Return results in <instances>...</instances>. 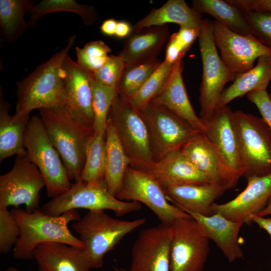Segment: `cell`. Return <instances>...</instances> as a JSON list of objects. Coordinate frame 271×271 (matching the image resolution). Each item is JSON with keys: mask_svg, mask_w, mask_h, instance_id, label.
I'll list each match as a JSON object with an SVG mask.
<instances>
[{"mask_svg": "<svg viewBox=\"0 0 271 271\" xmlns=\"http://www.w3.org/2000/svg\"><path fill=\"white\" fill-rule=\"evenodd\" d=\"M39 113L69 179L75 182L81 181L86 148L95 133L93 127L83 123L65 106L41 109Z\"/></svg>", "mask_w": 271, "mask_h": 271, "instance_id": "obj_1", "label": "cell"}, {"mask_svg": "<svg viewBox=\"0 0 271 271\" xmlns=\"http://www.w3.org/2000/svg\"><path fill=\"white\" fill-rule=\"evenodd\" d=\"M75 39L76 35L70 37L62 49L17 83L15 115L27 116L34 109L64 106L62 66Z\"/></svg>", "mask_w": 271, "mask_h": 271, "instance_id": "obj_2", "label": "cell"}, {"mask_svg": "<svg viewBox=\"0 0 271 271\" xmlns=\"http://www.w3.org/2000/svg\"><path fill=\"white\" fill-rule=\"evenodd\" d=\"M11 211L21 229V235L13 248V255L16 259L33 258L37 247L46 242H61L84 247L81 240L74 236L68 228L71 221L80 218L76 209L59 216L47 214L39 209L28 212L17 207Z\"/></svg>", "mask_w": 271, "mask_h": 271, "instance_id": "obj_3", "label": "cell"}, {"mask_svg": "<svg viewBox=\"0 0 271 271\" xmlns=\"http://www.w3.org/2000/svg\"><path fill=\"white\" fill-rule=\"evenodd\" d=\"M146 221L145 218L125 220L114 218L103 210L89 211L72 225L83 242L92 268L102 266L104 255L122 239Z\"/></svg>", "mask_w": 271, "mask_h": 271, "instance_id": "obj_4", "label": "cell"}, {"mask_svg": "<svg viewBox=\"0 0 271 271\" xmlns=\"http://www.w3.org/2000/svg\"><path fill=\"white\" fill-rule=\"evenodd\" d=\"M24 146L26 156L35 165L45 181L47 195L54 198L71 188L62 160L53 145L40 116H33L26 127Z\"/></svg>", "mask_w": 271, "mask_h": 271, "instance_id": "obj_5", "label": "cell"}, {"mask_svg": "<svg viewBox=\"0 0 271 271\" xmlns=\"http://www.w3.org/2000/svg\"><path fill=\"white\" fill-rule=\"evenodd\" d=\"M240 158L246 179L271 173V130L262 118L233 112Z\"/></svg>", "mask_w": 271, "mask_h": 271, "instance_id": "obj_6", "label": "cell"}, {"mask_svg": "<svg viewBox=\"0 0 271 271\" xmlns=\"http://www.w3.org/2000/svg\"><path fill=\"white\" fill-rule=\"evenodd\" d=\"M78 208L110 210L120 216L140 210L142 205L139 202L121 201L112 196L104 181L88 183L81 180L72 184L67 192L52 198L41 210L50 215L59 216Z\"/></svg>", "mask_w": 271, "mask_h": 271, "instance_id": "obj_7", "label": "cell"}, {"mask_svg": "<svg viewBox=\"0 0 271 271\" xmlns=\"http://www.w3.org/2000/svg\"><path fill=\"white\" fill-rule=\"evenodd\" d=\"M129 166L141 170L155 161L150 132L140 113L118 94L108 114Z\"/></svg>", "mask_w": 271, "mask_h": 271, "instance_id": "obj_8", "label": "cell"}, {"mask_svg": "<svg viewBox=\"0 0 271 271\" xmlns=\"http://www.w3.org/2000/svg\"><path fill=\"white\" fill-rule=\"evenodd\" d=\"M198 39L202 64L199 90L200 115L202 120H207L216 109L225 84L233 81L236 75L226 67L218 53L210 20L203 19Z\"/></svg>", "mask_w": 271, "mask_h": 271, "instance_id": "obj_9", "label": "cell"}, {"mask_svg": "<svg viewBox=\"0 0 271 271\" xmlns=\"http://www.w3.org/2000/svg\"><path fill=\"white\" fill-rule=\"evenodd\" d=\"M170 271H203L209 252V239L192 217L170 225Z\"/></svg>", "mask_w": 271, "mask_h": 271, "instance_id": "obj_10", "label": "cell"}, {"mask_svg": "<svg viewBox=\"0 0 271 271\" xmlns=\"http://www.w3.org/2000/svg\"><path fill=\"white\" fill-rule=\"evenodd\" d=\"M46 186L37 166L26 156H17L13 168L0 176V207L24 205L28 212L39 209L40 192Z\"/></svg>", "mask_w": 271, "mask_h": 271, "instance_id": "obj_11", "label": "cell"}, {"mask_svg": "<svg viewBox=\"0 0 271 271\" xmlns=\"http://www.w3.org/2000/svg\"><path fill=\"white\" fill-rule=\"evenodd\" d=\"M148 126L155 161L178 149L200 132L167 108L150 102L139 112Z\"/></svg>", "mask_w": 271, "mask_h": 271, "instance_id": "obj_12", "label": "cell"}, {"mask_svg": "<svg viewBox=\"0 0 271 271\" xmlns=\"http://www.w3.org/2000/svg\"><path fill=\"white\" fill-rule=\"evenodd\" d=\"M116 198L143 203L165 225H171L179 218L191 217L168 202L163 187L152 177L130 166L126 171L121 189Z\"/></svg>", "mask_w": 271, "mask_h": 271, "instance_id": "obj_13", "label": "cell"}, {"mask_svg": "<svg viewBox=\"0 0 271 271\" xmlns=\"http://www.w3.org/2000/svg\"><path fill=\"white\" fill-rule=\"evenodd\" d=\"M212 31L222 62L235 75L252 69L259 57L271 55V48L263 45L253 34L236 33L216 21H212Z\"/></svg>", "mask_w": 271, "mask_h": 271, "instance_id": "obj_14", "label": "cell"}, {"mask_svg": "<svg viewBox=\"0 0 271 271\" xmlns=\"http://www.w3.org/2000/svg\"><path fill=\"white\" fill-rule=\"evenodd\" d=\"M170 225L162 223L142 230L131 250L128 271H170Z\"/></svg>", "mask_w": 271, "mask_h": 271, "instance_id": "obj_15", "label": "cell"}, {"mask_svg": "<svg viewBox=\"0 0 271 271\" xmlns=\"http://www.w3.org/2000/svg\"><path fill=\"white\" fill-rule=\"evenodd\" d=\"M233 112L227 105L217 108L207 120H202L205 126L203 132L218 153L228 170L238 181L243 176Z\"/></svg>", "mask_w": 271, "mask_h": 271, "instance_id": "obj_16", "label": "cell"}, {"mask_svg": "<svg viewBox=\"0 0 271 271\" xmlns=\"http://www.w3.org/2000/svg\"><path fill=\"white\" fill-rule=\"evenodd\" d=\"M247 180L246 187L235 198L222 204L214 203L212 214L217 213L230 220L250 224L252 218L259 215L271 198V173Z\"/></svg>", "mask_w": 271, "mask_h": 271, "instance_id": "obj_17", "label": "cell"}, {"mask_svg": "<svg viewBox=\"0 0 271 271\" xmlns=\"http://www.w3.org/2000/svg\"><path fill=\"white\" fill-rule=\"evenodd\" d=\"M64 106L85 124L93 127V74L82 68L69 55L62 66Z\"/></svg>", "mask_w": 271, "mask_h": 271, "instance_id": "obj_18", "label": "cell"}, {"mask_svg": "<svg viewBox=\"0 0 271 271\" xmlns=\"http://www.w3.org/2000/svg\"><path fill=\"white\" fill-rule=\"evenodd\" d=\"M181 150L209 182L222 186L226 190L237 184L238 181L202 132L185 143Z\"/></svg>", "mask_w": 271, "mask_h": 271, "instance_id": "obj_19", "label": "cell"}, {"mask_svg": "<svg viewBox=\"0 0 271 271\" xmlns=\"http://www.w3.org/2000/svg\"><path fill=\"white\" fill-rule=\"evenodd\" d=\"M140 170L152 177L163 188L186 183L209 182L181 149L166 154Z\"/></svg>", "mask_w": 271, "mask_h": 271, "instance_id": "obj_20", "label": "cell"}, {"mask_svg": "<svg viewBox=\"0 0 271 271\" xmlns=\"http://www.w3.org/2000/svg\"><path fill=\"white\" fill-rule=\"evenodd\" d=\"M167 199L188 213L212 215L215 200L226 190L222 186L210 183H192L163 188Z\"/></svg>", "mask_w": 271, "mask_h": 271, "instance_id": "obj_21", "label": "cell"}, {"mask_svg": "<svg viewBox=\"0 0 271 271\" xmlns=\"http://www.w3.org/2000/svg\"><path fill=\"white\" fill-rule=\"evenodd\" d=\"M182 60L174 65L171 75L163 90L151 102L164 107L185 120L194 129L201 132L205 126L190 101L182 77Z\"/></svg>", "mask_w": 271, "mask_h": 271, "instance_id": "obj_22", "label": "cell"}, {"mask_svg": "<svg viewBox=\"0 0 271 271\" xmlns=\"http://www.w3.org/2000/svg\"><path fill=\"white\" fill-rule=\"evenodd\" d=\"M170 36L167 25L153 26L131 33L118 55L125 66L155 59L167 44Z\"/></svg>", "mask_w": 271, "mask_h": 271, "instance_id": "obj_23", "label": "cell"}, {"mask_svg": "<svg viewBox=\"0 0 271 271\" xmlns=\"http://www.w3.org/2000/svg\"><path fill=\"white\" fill-rule=\"evenodd\" d=\"M188 214L200 224L207 237L215 243L229 262L243 257L238 235L244 223L230 220L217 213L210 216Z\"/></svg>", "mask_w": 271, "mask_h": 271, "instance_id": "obj_24", "label": "cell"}, {"mask_svg": "<svg viewBox=\"0 0 271 271\" xmlns=\"http://www.w3.org/2000/svg\"><path fill=\"white\" fill-rule=\"evenodd\" d=\"M46 271H90L83 248L61 242H46L36 248L34 257Z\"/></svg>", "mask_w": 271, "mask_h": 271, "instance_id": "obj_25", "label": "cell"}, {"mask_svg": "<svg viewBox=\"0 0 271 271\" xmlns=\"http://www.w3.org/2000/svg\"><path fill=\"white\" fill-rule=\"evenodd\" d=\"M203 19L202 15L190 8L184 0H168L158 9H154L144 18L132 26V32L153 26L172 23L180 27L200 28Z\"/></svg>", "mask_w": 271, "mask_h": 271, "instance_id": "obj_26", "label": "cell"}, {"mask_svg": "<svg viewBox=\"0 0 271 271\" xmlns=\"http://www.w3.org/2000/svg\"><path fill=\"white\" fill-rule=\"evenodd\" d=\"M0 93V162H2L15 155L26 156L24 137L30 117L10 115L11 105L4 100L2 87Z\"/></svg>", "mask_w": 271, "mask_h": 271, "instance_id": "obj_27", "label": "cell"}, {"mask_svg": "<svg viewBox=\"0 0 271 271\" xmlns=\"http://www.w3.org/2000/svg\"><path fill=\"white\" fill-rule=\"evenodd\" d=\"M271 80V55L257 59L250 70L236 75L233 83L224 89L218 100L216 109L226 106L233 99L258 90L266 89Z\"/></svg>", "mask_w": 271, "mask_h": 271, "instance_id": "obj_28", "label": "cell"}, {"mask_svg": "<svg viewBox=\"0 0 271 271\" xmlns=\"http://www.w3.org/2000/svg\"><path fill=\"white\" fill-rule=\"evenodd\" d=\"M105 135L106 163L104 181L108 192L116 197L121 189L130 161L121 144L115 128L109 118Z\"/></svg>", "mask_w": 271, "mask_h": 271, "instance_id": "obj_29", "label": "cell"}, {"mask_svg": "<svg viewBox=\"0 0 271 271\" xmlns=\"http://www.w3.org/2000/svg\"><path fill=\"white\" fill-rule=\"evenodd\" d=\"M192 8L202 15L207 14L231 31L243 35L252 34L242 11L222 0H193Z\"/></svg>", "mask_w": 271, "mask_h": 271, "instance_id": "obj_30", "label": "cell"}, {"mask_svg": "<svg viewBox=\"0 0 271 271\" xmlns=\"http://www.w3.org/2000/svg\"><path fill=\"white\" fill-rule=\"evenodd\" d=\"M35 5L31 0H0V34L4 41L14 42L24 34L29 28L25 15Z\"/></svg>", "mask_w": 271, "mask_h": 271, "instance_id": "obj_31", "label": "cell"}, {"mask_svg": "<svg viewBox=\"0 0 271 271\" xmlns=\"http://www.w3.org/2000/svg\"><path fill=\"white\" fill-rule=\"evenodd\" d=\"M56 12H69L79 16L86 25H92L97 21L98 14L90 5H82L74 0H42L32 8L30 12V19L27 21L28 27L34 28L37 22L42 16Z\"/></svg>", "mask_w": 271, "mask_h": 271, "instance_id": "obj_32", "label": "cell"}, {"mask_svg": "<svg viewBox=\"0 0 271 271\" xmlns=\"http://www.w3.org/2000/svg\"><path fill=\"white\" fill-rule=\"evenodd\" d=\"M161 63L162 61L156 58L140 64L125 66L116 87L118 95L125 100L133 96Z\"/></svg>", "mask_w": 271, "mask_h": 271, "instance_id": "obj_33", "label": "cell"}, {"mask_svg": "<svg viewBox=\"0 0 271 271\" xmlns=\"http://www.w3.org/2000/svg\"><path fill=\"white\" fill-rule=\"evenodd\" d=\"M105 163L106 141L104 136L95 132L86 148L81 180L88 183L104 181Z\"/></svg>", "mask_w": 271, "mask_h": 271, "instance_id": "obj_34", "label": "cell"}, {"mask_svg": "<svg viewBox=\"0 0 271 271\" xmlns=\"http://www.w3.org/2000/svg\"><path fill=\"white\" fill-rule=\"evenodd\" d=\"M174 64L164 60L142 88L131 97L124 100L140 112L163 90L171 75Z\"/></svg>", "mask_w": 271, "mask_h": 271, "instance_id": "obj_35", "label": "cell"}, {"mask_svg": "<svg viewBox=\"0 0 271 271\" xmlns=\"http://www.w3.org/2000/svg\"><path fill=\"white\" fill-rule=\"evenodd\" d=\"M93 128L95 133L104 136L110 107L118 95L116 88L102 84L93 78L92 81Z\"/></svg>", "mask_w": 271, "mask_h": 271, "instance_id": "obj_36", "label": "cell"}, {"mask_svg": "<svg viewBox=\"0 0 271 271\" xmlns=\"http://www.w3.org/2000/svg\"><path fill=\"white\" fill-rule=\"evenodd\" d=\"M75 50L77 63L93 75L108 60L111 52L101 40L89 42L83 48L76 47Z\"/></svg>", "mask_w": 271, "mask_h": 271, "instance_id": "obj_37", "label": "cell"}, {"mask_svg": "<svg viewBox=\"0 0 271 271\" xmlns=\"http://www.w3.org/2000/svg\"><path fill=\"white\" fill-rule=\"evenodd\" d=\"M201 28L180 27L177 32L170 36L167 44L165 60L172 64L182 60L195 41L199 38Z\"/></svg>", "mask_w": 271, "mask_h": 271, "instance_id": "obj_38", "label": "cell"}, {"mask_svg": "<svg viewBox=\"0 0 271 271\" xmlns=\"http://www.w3.org/2000/svg\"><path fill=\"white\" fill-rule=\"evenodd\" d=\"M21 235L20 226L8 208L0 207V252L8 253Z\"/></svg>", "mask_w": 271, "mask_h": 271, "instance_id": "obj_39", "label": "cell"}, {"mask_svg": "<svg viewBox=\"0 0 271 271\" xmlns=\"http://www.w3.org/2000/svg\"><path fill=\"white\" fill-rule=\"evenodd\" d=\"M243 13L252 34L263 45L271 48V13L255 11Z\"/></svg>", "mask_w": 271, "mask_h": 271, "instance_id": "obj_40", "label": "cell"}, {"mask_svg": "<svg viewBox=\"0 0 271 271\" xmlns=\"http://www.w3.org/2000/svg\"><path fill=\"white\" fill-rule=\"evenodd\" d=\"M125 67L118 55H110L108 60L94 73L93 78L102 84L116 88Z\"/></svg>", "mask_w": 271, "mask_h": 271, "instance_id": "obj_41", "label": "cell"}, {"mask_svg": "<svg viewBox=\"0 0 271 271\" xmlns=\"http://www.w3.org/2000/svg\"><path fill=\"white\" fill-rule=\"evenodd\" d=\"M246 96L257 107L261 118L271 130V99L266 89L251 91Z\"/></svg>", "mask_w": 271, "mask_h": 271, "instance_id": "obj_42", "label": "cell"}, {"mask_svg": "<svg viewBox=\"0 0 271 271\" xmlns=\"http://www.w3.org/2000/svg\"><path fill=\"white\" fill-rule=\"evenodd\" d=\"M243 12L258 11L271 13V0H226Z\"/></svg>", "mask_w": 271, "mask_h": 271, "instance_id": "obj_43", "label": "cell"}, {"mask_svg": "<svg viewBox=\"0 0 271 271\" xmlns=\"http://www.w3.org/2000/svg\"><path fill=\"white\" fill-rule=\"evenodd\" d=\"M117 21L113 18H110L103 21L100 29L103 34L112 36L115 35Z\"/></svg>", "mask_w": 271, "mask_h": 271, "instance_id": "obj_44", "label": "cell"}, {"mask_svg": "<svg viewBox=\"0 0 271 271\" xmlns=\"http://www.w3.org/2000/svg\"><path fill=\"white\" fill-rule=\"evenodd\" d=\"M132 32V26L124 21H117L115 36L119 38L128 37Z\"/></svg>", "mask_w": 271, "mask_h": 271, "instance_id": "obj_45", "label": "cell"}, {"mask_svg": "<svg viewBox=\"0 0 271 271\" xmlns=\"http://www.w3.org/2000/svg\"><path fill=\"white\" fill-rule=\"evenodd\" d=\"M252 222L255 223L259 228L265 230L271 237V218L254 216L252 218Z\"/></svg>", "mask_w": 271, "mask_h": 271, "instance_id": "obj_46", "label": "cell"}, {"mask_svg": "<svg viewBox=\"0 0 271 271\" xmlns=\"http://www.w3.org/2000/svg\"><path fill=\"white\" fill-rule=\"evenodd\" d=\"M268 215H271V198L268 200L266 206L258 215V216L262 217H266Z\"/></svg>", "mask_w": 271, "mask_h": 271, "instance_id": "obj_47", "label": "cell"}, {"mask_svg": "<svg viewBox=\"0 0 271 271\" xmlns=\"http://www.w3.org/2000/svg\"><path fill=\"white\" fill-rule=\"evenodd\" d=\"M5 271H20V270L16 267L10 266L9 268H8L7 269H6Z\"/></svg>", "mask_w": 271, "mask_h": 271, "instance_id": "obj_48", "label": "cell"}, {"mask_svg": "<svg viewBox=\"0 0 271 271\" xmlns=\"http://www.w3.org/2000/svg\"><path fill=\"white\" fill-rule=\"evenodd\" d=\"M116 271H128V270L123 269V268H115Z\"/></svg>", "mask_w": 271, "mask_h": 271, "instance_id": "obj_49", "label": "cell"}, {"mask_svg": "<svg viewBox=\"0 0 271 271\" xmlns=\"http://www.w3.org/2000/svg\"><path fill=\"white\" fill-rule=\"evenodd\" d=\"M38 271H46V270L40 267H39Z\"/></svg>", "mask_w": 271, "mask_h": 271, "instance_id": "obj_50", "label": "cell"}, {"mask_svg": "<svg viewBox=\"0 0 271 271\" xmlns=\"http://www.w3.org/2000/svg\"><path fill=\"white\" fill-rule=\"evenodd\" d=\"M268 95H269L270 99H271V89H270V93H269V94Z\"/></svg>", "mask_w": 271, "mask_h": 271, "instance_id": "obj_51", "label": "cell"}]
</instances>
